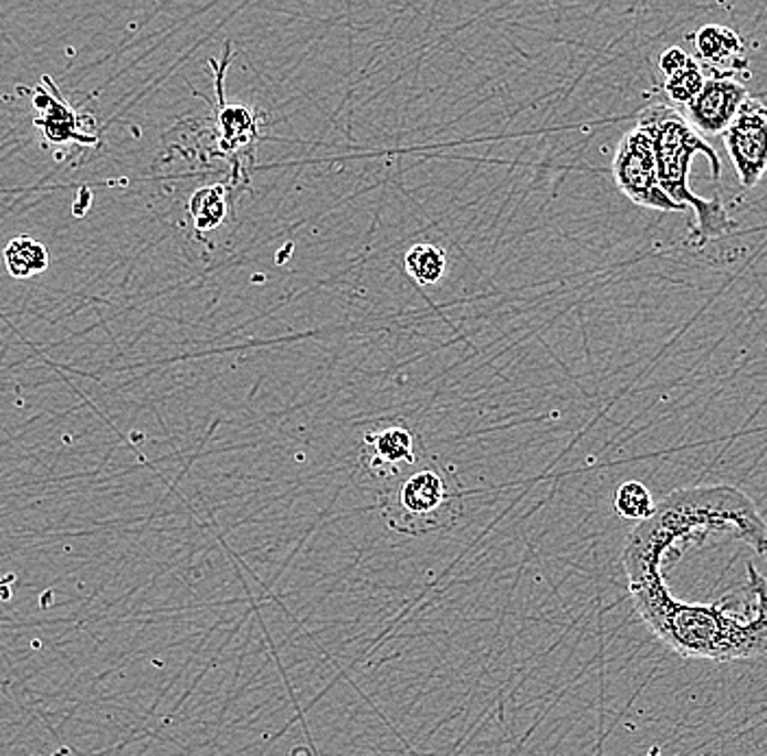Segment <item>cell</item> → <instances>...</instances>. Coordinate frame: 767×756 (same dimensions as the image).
Listing matches in <instances>:
<instances>
[{
	"mask_svg": "<svg viewBox=\"0 0 767 756\" xmlns=\"http://www.w3.org/2000/svg\"><path fill=\"white\" fill-rule=\"evenodd\" d=\"M695 62L708 78H735L748 75V51L742 35L722 24H706L693 33Z\"/></svg>",
	"mask_w": 767,
	"mask_h": 756,
	"instance_id": "obj_7",
	"label": "cell"
},
{
	"mask_svg": "<svg viewBox=\"0 0 767 756\" xmlns=\"http://www.w3.org/2000/svg\"><path fill=\"white\" fill-rule=\"evenodd\" d=\"M190 214L195 219V225L201 231L219 228L228 214V188L225 186L201 188L190 201Z\"/></svg>",
	"mask_w": 767,
	"mask_h": 756,
	"instance_id": "obj_11",
	"label": "cell"
},
{
	"mask_svg": "<svg viewBox=\"0 0 767 756\" xmlns=\"http://www.w3.org/2000/svg\"><path fill=\"white\" fill-rule=\"evenodd\" d=\"M425 455L417 432L397 421L374 428L365 434L360 464L374 480L388 484L403 471L419 464Z\"/></svg>",
	"mask_w": 767,
	"mask_h": 756,
	"instance_id": "obj_5",
	"label": "cell"
},
{
	"mask_svg": "<svg viewBox=\"0 0 767 756\" xmlns=\"http://www.w3.org/2000/svg\"><path fill=\"white\" fill-rule=\"evenodd\" d=\"M4 269L15 280H29L33 275H40L49 269V253L46 246L31 238V235H18L13 238L4 251H2Z\"/></svg>",
	"mask_w": 767,
	"mask_h": 756,
	"instance_id": "obj_9",
	"label": "cell"
},
{
	"mask_svg": "<svg viewBox=\"0 0 767 756\" xmlns=\"http://www.w3.org/2000/svg\"><path fill=\"white\" fill-rule=\"evenodd\" d=\"M704 83H706V76L693 57L683 71L663 78V92L672 105L687 107L691 101L702 92Z\"/></svg>",
	"mask_w": 767,
	"mask_h": 756,
	"instance_id": "obj_12",
	"label": "cell"
},
{
	"mask_svg": "<svg viewBox=\"0 0 767 756\" xmlns=\"http://www.w3.org/2000/svg\"><path fill=\"white\" fill-rule=\"evenodd\" d=\"M731 164L744 188H755L767 172V105L748 96L722 136Z\"/></svg>",
	"mask_w": 767,
	"mask_h": 756,
	"instance_id": "obj_4",
	"label": "cell"
},
{
	"mask_svg": "<svg viewBox=\"0 0 767 756\" xmlns=\"http://www.w3.org/2000/svg\"><path fill=\"white\" fill-rule=\"evenodd\" d=\"M691 60H693V57H691L685 49H681V46H670V49H665V51L661 53V57H659V71H661V75L665 78V76L674 75V73L683 71V69L690 64Z\"/></svg>",
	"mask_w": 767,
	"mask_h": 756,
	"instance_id": "obj_14",
	"label": "cell"
},
{
	"mask_svg": "<svg viewBox=\"0 0 767 756\" xmlns=\"http://www.w3.org/2000/svg\"><path fill=\"white\" fill-rule=\"evenodd\" d=\"M614 511L623 519L645 522L654 515L656 506L652 502L650 491L641 482H626L619 486V491L614 495Z\"/></svg>",
	"mask_w": 767,
	"mask_h": 756,
	"instance_id": "obj_13",
	"label": "cell"
},
{
	"mask_svg": "<svg viewBox=\"0 0 767 756\" xmlns=\"http://www.w3.org/2000/svg\"><path fill=\"white\" fill-rule=\"evenodd\" d=\"M637 125L652 140L659 181L665 195L683 210L690 208L695 217L693 242L702 246L735 228L719 197H700L691 188V164L697 155L708 159L715 181L722 177V161L708 140L691 127L687 118L670 105H650L639 114Z\"/></svg>",
	"mask_w": 767,
	"mask_h": 756,
	"instance_id": "obj_1",
	"label": "cell"
},
{
	"mask_svg": "<svg viewBox=\"0 0 767 756\" xmlns=\"http://www.w3.org/2000/svg\"><path fill=\"white\" fill-rule=\"evenodd\" d=\"M380 502L388 528L410 536L452 528L464 511L456 473L430 455L384 484Z\"/></svg>",
	"mask_w": 767,
	"mask_h": 756,
	"instance_id": "obj_2",
	"label": "cell"
},
{
	"mask_svg": "<svg viewBox=\"0 0 767 756\" xmlns=\"http://www.w3.org/2000/svg\"><path fill=\"white\" fill-rule=\"evenodd\" d=\"M448 269V260L445 253L428 242L414 244L408 253H406V273L419 284V286H430V284H439L441 277L445 275Z\"/></svg>",
	"mask_w": 767,
	"mask_h": 756,
	"instance_id": "obj_10",
	"label": "cell"
},
{
	"mask_svg": "<svg viewBox=\"0 0 767 756\" xmlns=\"http://www.w3.org/2000/svg\"><path fill=\"white\" fill-rule=\"evenodd\" d=\"M748 101V90L737 78H706L702 92L685 107L687 123L702 136H724Z\"/></svg>",
	"mask_w": 767,
	"mask_h": 756,
	"instance_id": "obj_6",
	"label": "cell"
},
{
	"mask_svg": "<svg viewBox=\"0 0 767 756\" xmlns=\"http://www.w3.org/2000/svg\"><path fill=\"white\" fill-rule=\"evenodd\" d=\"M613 177L619 190L634 206L659 212H683V208L665 195L659 181L652 140L639 125L626 132L619 140L614 151Z\"/></svg>",
	"mask_w": 767,
	"mask_h": 756,
	"instance_id": "obj_3",
	"label": "cell"
},
{
	"mask_svg": "<svg viewBox=\"0 0 767 756\" xmlns=\"http://www.w3.org/2000/svg\"><path fill=\"white\" fill-rule=\"evenodd\" d=\"M223 69L221 73L217 69V94L221 101V107L217 109V129H219V147L221 153L228 155L235 164V172H238V164L240 159L246 155H251L258 143V132H260V123L255 120V112L244 107V105H228L223 101Z\"/></svg>",
	"mask_w": 767,
	"mask_h": 756,
	"instance_id": "obj_8",
	"label": "cell"
},
{
	"mask_svg": "<svg viewBox=\"0 0 767 756\" xmlns=\"http://www.w3.org/2000/svg\"><path fill=\"white\" fill-rule=\"evenodd\" d=\"M69 755H71V750H69V748H60V750H57V753H53V755H51V756H69Z\"/></svg>",
	"mask_w": 767,
	"mask_h": 756,
	"instance_id": "obj_15",
	"label": "cell"
}]
</instances>
